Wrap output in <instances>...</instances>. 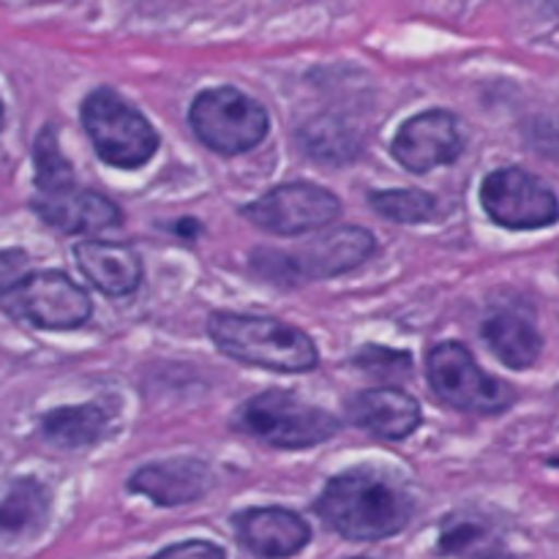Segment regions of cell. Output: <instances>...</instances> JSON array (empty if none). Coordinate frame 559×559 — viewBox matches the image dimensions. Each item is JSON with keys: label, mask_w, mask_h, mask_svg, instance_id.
Wrapping results in <instances>:
<instances>
[{"label": "cell", "mask_w": 559, "mask_h": 559, "mask_svg": "<svg viewBox=\"0 0 559 559\" xmlns=\"http://www.w3.org/2000/svg\"><path fill=\"white\" fill-rule=\"evenodd\" d=\"M238 429L284 451L328 442L342 424L331 413L300 402L287 391H265L249 399L238 413Z\"/></svg>", "instance_id": "4"}, {"label": "cell", "mask_w": 559, "mask_h": 559, "mask_svg": "<svg viewBox=\"0 0 559 559\" xmlns=\"http://www.w3.org/2000/svg\"><path fill=\"white\" fill-rule=\"evenodd\" d=\"M74 257L87 282L109 298H123L140 287L142 260L131 246L82 240L74 246Z\"/></svg>", "instance_id": "16"}, {"label": "cell", "mask_w": 559, "mask_h": 559, "mask_svg": "<svg viewBox=\"0 0 559 559\" xmlns=\"http://www.w3.org/2000/svg\"><path fill=\"white\" fill-rule=\"evenodd\" d=\"M5 123V109H3V102H0V129H3Z\"/></svg>", "instance_id": "26"}, {"label": "cell", "mask_w": 559, "mask_h": 559, "mask_svg": "<svg viewBox=\"0 0 559 559\" xmlns=\"http://www.w3.org/2000/svg\"><path fill=\"white\" fill-rule=\"evenodd\" d=\"M467 559H516L508 555L506 549H500V546H489V544H480L478 549H473L467 555Z\"/></svg>", "instance_id": "25"}, {"label": "cell", "mask_w": 559, "mask_h": 559, "mask_svg": "<svg viewBox=\"0 0 559 559\" xmlns=\"http://www.w3.org/2000/svg\"><path fill=\"white\" fill-rule=\"evenodd\" d=\"M213 486L211 467L197 459H173V462L151 464L131 475L129 491L145 495L156 506H186L207 495Z\"/></svg>", "instance_id": "14"}, {"label": "cell", "mask_w": 559, "mask_h": 559, "mask_svg": "<svg viewBox=\"0 0 559 559\" xmlns=\"http://www.w3.org/2000/svg\"><path fill=\"white\" fill-rule=\"evenodd\" d=\"M355 426L382 440H404L420 426V404L399 388H374L355 393L347 402Z\"/></svg>", "instance_id": "15"}, {"label": "cell", "mask_w": 559, "mask_h": 559, "mask_svg": "<svg viewBox=\"0 0 559 559\" xmlns=\"http://www.w3.org/2000/svg\"><path fill=\"white\" fill-rule=\"evenodd\" d=\"M374 254V235L360 227H338L309 243L304 254L257 251L251 262L257 271L276 282H304V278H331L358 267Z\"/></svg>", "instance_id": "7"}, {"label": "cell", "mask_w": 559, "mask_h": 559, "mask_svg": "<svg viewBox=\"0 0 559 559\" xmlns=\"http://www.w3.org/2000/svg\"><path fill=\"white\" fill-rule=\"evenodd\" d=\"M484 338L495 349L497 358L511 369H530L540 358L544 338L538 328L522 314V311L502 309L486 320Z\"/></svg>", "instance_id": "17"}, {"label": "cell", "mask_w": 559, "mask_h": 559, "mask_svg": "<svg viewBox=\"0 0 559 559\" xmlns=\"http://www.w3.org/2000/svg\"><path fill=\"white\" fill-rule=\"evenodd\" d=\"M235 530L240 544L262 559L293 557L311 540L309 524L284 508H249L235 516Z\"/></svg>", "instance_id": "12"}, {"label": "cell", "mask_w": 559, "mask_h": 559, "mask_svg": "<svg viewBox=\"0 0 559 559\" xmlns=\"http://www.w3.org/2000/svg\"><path fill=\"white\" fill-rule=\"evenodd\" d=\"M194 134L222 156H238L260 145L271 129L265 107L238 87L202 91L189 109Z\"/></svg>", "instance_id": "5"}, {"label": "cell", "mask_w": 559, "mask_h": 559, "mask_svg": "<svg viewBox=\"0 0 559 559\" xmlns=\"http://www.w3.org/2000/svg\"><path fill=\"white\" fill-rule=\"evenodd\" d=\"M153 559H227V551L211 540H186V544L167 546Z\"/></svg>", "instance_id": "23"}, {"label": "cell", "mask_w": 559, "mask_h": 559, "mask_svg": "<svg viewBox=\"0 0 559 559\" xmlns=\"http://www.w3.org/2000/svg\"><path fill=\"white\" fill-rule=\"evenodd\" d=\"M207 333L227 358L246 366L282 374H306L320 364V353L309 333L273 317L216 311L207 317Z\"/></svg>", "instance_id": "2"}, {"label": "cell", "mask_w": 559, "mask_h": 559, "mask_svg": "<svg viewBox=\"0 0 559 559\" xmlns=\"http://www.w3.org/2000/svg\"><path fill=\"white\" fill-rule=\"evenodd\" d=\"M82 126L98 158L109 167L136 169L151 162L158 147V134L151 120L109 87L87 93L82 102Z\"/></svg>", "instance_id": "3"}, {"label": "cell", "mask_w": 559, "mask_h": 559, "mask_svg": "<svg viewBox=\"0 0 559 559\" xmlns=\"http://www.w3.org/2000/svg\"><path fill=\"white\" fill-rule=\"evenodd\" d=\"M484 211L508 229H538L557 222V197L549 186L524 169L506 167L480 186Z\"/></svg>", "instance_id": "9"}, {"label": "cell", "mask_w": 559, "mask_h": 559, "mask_svg": "<svg viewBox=\"0 0 559 559\" xmlns=\"http://www.w3.org/2000/svg\"><path fill=\"white\" fill-rule=\"evenodd\" d=\"M257 227L276 235H300L331 224L342 213L336 194L314 183H284L243 207Z\"/></svg>", "instance_id": "10"}, {"label": "cell", "mask_w": 559, "mask_h": 559, "mask_svg": "<svg viewBox=\"0 0 559 559\" xmlns=\"http://www.w3.org/2000/svg\"><path fill=\"white\" fill-rule=\"evenodd\" d=\"M355 366H360V369L374 377H407L413 360H409L407 353H399V349L366 347L355 355Z\"/></svg>", "instance_id": "22"}, {"label": "cell", "mask_w": 559, "mask_h": 559, "mask_svg": "<svg viewBox=\"0 0 559 559\" xmlns=\"http://www.w3.org/2000/svg\"><path fill=\"white\" fill-rule=\"evenodd\" d=\"M314 511L333 533L349 540H382L402 533L415 506L407 491L371 469H349L328 480Z\"/></svg>", "instance_id": "1"}, {"label": "cell", "mask_w": 559, "mask_h": 559, "mask_svg": "<svg viewBox=\"0 0 559 559\" xmlns=\"http://www.w3.org/2000/svg\"><path fill=\"white\" fill-rule=\"evenodd\" d=\"M371 207L380 216L391 218L396 224H420L429 222L437 213V200L420 189H388L371 191Z\"/></svg>", "instance_id": "21"}, {"label": "cell", "mask_w": 559, "mask_h": 559, "mask_svg": "<svg viewBox=\"0 0 559 559\" xmlns=\"http://www.w3.org/2000/svg\"><path fill=\"white\" fill-rule=\"evenodd\" d=\"M464 151V134L456 115L445 109H429L399 129L393 140V156L409 173H431L437 167L453 164Z\"/></svg>", "instance_id": "11"}, {"label": "cell", "mask_w": 559, "mask_h": 559, "mask_svg": "<svg viewBox=\"0 0 559 559\" xmlns=\"http://www.w3.org/2000/svg\"><path fill=\"white\" fill-rule=\"evenodd\" d=\"M49 489L36 478L16 480L9 495L0 500V535L27 538L38 533L49 519Z\"/></svg>", "instance_id": "18"}, {"label": "cell", "mask_w": 559, "mask_h": 559, "mask_svg": "<svg viewBox=\"0 0 559 559\" xmlns=\"http://www.w3.org/2000/svg\"><path fill=\"white\" fill-rule=\"evenodd\" d=\"M426 374L437 396L462 413L497 415L513 404V388L486 374L459 342L437 344L426 358Z\"/></svg>", "instance_id": "6"}, {"label": "cell", "mask_w": 559, "mask_h": 559, "mask_svg": "<svg viewBox=\"0 0 559 559\" xmlns=\"http://www.w3.org/2000/svg\"><path fill=\"white\" fill-rule=\"evenodd\" d=\"M109 415L98 404H80V407L52 409L41 418V435L49 445L63 451L93 445L102 437Z\"/></svg>", "instance_id": "19"}, {"label": "cell", "mask_w": 559, "mask_h": 559, "mask_svg": "<svg viewBox=\"0 0 559 559\" xmlns=\"http://www.w3.org/2000/svg\"><path fill=\"white\" fill-rule=\"evenodd\" d=\"M0 309L41 331H71L91 320L93 304L66 273H27L16 287L0 295Z\"/></svg>", "instance_id": "8"}, {"label": "cell", "mask_w": 559, "mask_h": 559, "mask_svg": "<svg viewBox=\"0 0 559 559\" xmlns=\"http://www.w3.org/2000/svg\"><path fill=\"white\" fill-rule=\"evenodd\" d=\"M31 207L41 216L44 224L69 235L102 233L120 224V211L112 200L96 191H80L76 186L60 194H36Z\"/></svg>", "instance_id": "13"}, {"label": "cell", "mask_w": 559, "mask_h": 559, "mask_svg": "<svg viewBox=\"0 0 559 559\" xmlns=\"http://www.w3.org/2000/svg\"><path fill=\"white\" fill-rule=\"evenodd\" d=\"M27 254L20 249H5L0 251V295L9 293L11 287L27 276Z\"/></svg>", "instance_id": "24"}, {"label": "cell", "mask_w": 559, "mask_h": 559, "mask_svg": "<svg viewBox=\"0 0 559 559\" xmlns=\"http://www.w3.org/2000/svg\"><path fill=\"white\" fill-rule=\"evenodd\" d=\"M33 167H36V194H60L74 189V167L63 156L58 131L44 126L33 142Z\"/></svg>", "instance_id": "20"}]
</instances>
